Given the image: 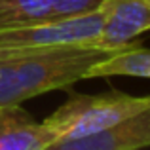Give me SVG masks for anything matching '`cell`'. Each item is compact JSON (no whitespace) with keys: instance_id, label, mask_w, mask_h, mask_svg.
<instances>
[{"instance_id":"obj_6","label":"cell","mask_w":150,"mask_h":150,"mask_svg":"<svg viewBox=\"0 0 150 150\" xmlns=\"http://www.w3.org/2000/svg\"><path fill=\"white\" fill-rule=\"evenodd\" d=\"M57 137L21 105H0V150H44Z\"/></svg>"},{"instance_id":"obj_4","label":"cell","mask_w":150,"mask_h":150,"mask_svg":"<svg viewBox=\"0 0 150 150\" xmlns=\"http://www.w3.org/2000/svg\"><path fill=\"white\" fill-rule=\"evenodd\" d=\"M150 144V110L88 135L59 139L44 150H141Z\"/></svg>"},{"instance_id":"obj_7","label":"cell","mask_w":150,"mask_h":150,"mask_svg":"<svg viewBox=\"0 0 150 150\" xmlns=\"http://www.w3.org/2000/svg\"><path fill=\"white\" fill-rule=\"evenodd\" d=\"M150 74V51L133 40L124 48L114 50L110 55L99 59L88 69L86 78H106V76H135L148 78Z\"/></svg>"},{"instance_id":"obj_8","label":"cell","mask_w":150,"mask_h":150,"mask_svg":"<svg viewBox=\"0 0 150 150\" xmlns=\"http://www.w3.org/2000/svg\"><path fill=\"white\" fill-rule=\"evenodd\" d=\"M53 17L50 0H0V30L29 27Z\"/></svg>"},{"instance_id":"obj_10","label":"cell","mask_w":150,"mask_h":150,"mask_svg":"<svg viewBox=\"0 0 150 150\" xmlns=\"http://www.w3.org/2000/svg\"><path fill=\"white\" fill-rule=\"evenodd\" d=\"M46 48H51V46H4L0 44V61L19 57V55H27V53H34V51H40Z\"/></svg>"},{"instance_id":"obj_1","label":"cell","mask_w":150,"mask_h":150,"mask_svg":"<svg viewBox=\"0 0 150 150\" xmlns=\"http://www.w3.org/2000/svg\"><path fill=\"white\" fill-rule=\"evenodd\" d=\"M112 51L70 44L4 59L0 61V105H21L25 99L86 80L89 67Z\"/></svg>"},{"instance_id":"obj_2","label":"cell","mask_w":150,"mask_h":150,"mask_svg":"<svg viewBox=\"0 0 150 150\" xmlns=\"http://www.w3.org/2000/svg\"><path fill=\"white\" fill-rule=\"evenodd\" d=\"M150 110L148 97H135L122 91H106L97 95L72 93L69 101L44 120L55 137L72 139L116 125L139 112Z\"/></svg>"},{"instance_id":"obj_9","label":"cell","mask_w":150,"mask_h":150,"mask_svg":"<svg viewBox=\"0 0 150 150\" xmlns=\"http://www.w3.org/2000/svg\"><path fill=\"white\" fill-rule=\"evenodd\" d=\"M53 17H70L97 11L105 0H50Z\"/></svg>"},{"instance_id":"obj_3","label":"cell","mask_w":150,"mask_h":150,"mask_svg":"<svg viewBox=\"0 0 150 150\" xmlns=\"http://www.w3.org/2000/svg\"><path fill=\"white\" fill-rule=\"evenodd\" d=\"M101 11L86 15L55 17L50 21L34 23L29 27L0 30V44L4 46H70L88 44L95 46L101 33Z\"/></svg>"},{"instance_id":"obj_5","label":"cell","mask_w":150,"mask_h":150,"mask_svg":"<svg viewBox=\"0 0 150 150\" xmlns=\"http://www.w3.org/2000/svg\"><path fill=\"white\" fill-rule=\"evenodd\" d=\"M99 11L103 23L97 48H124L150 27V0H105Z\"/></svg>"}]
</instances>
